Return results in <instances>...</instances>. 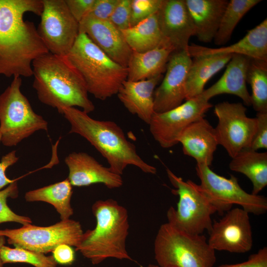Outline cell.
<instances>
[{"label":"cell","mask_w":267,"mask_h":267,"mask_svg":"<svg viewBox=\"0 0 267 267\" xmlns=\"http://www.w3.org/2000/svg\"><path fill=\"white\" fill-rule=\"evenodd\" d=\"M18 159L19 158L16 155L15 150H13L2 157L0 162V190L15 181L7 178L6 175V170L9 167L16 163Z\"/></svg>","instance_id":"39"},{"label":"cell","mask_w":267,"mask_h":267,"mask_svg":"<svg viewBox=\"0 0 267 267\" xmlns=\"http://www.w3.org/2000/svg\"><path fill=\"white\" fill-rule=\"evenodd\" d=\"M18 195V188L15 180L0 190V224L6 222H16L23 225L32 223L30 218L16 214L7 205V198H15Z\"/></svg>","instance_id":"32"},{"label":"cell","mask_w":267,"mask_h":267,"mask_svg":"<svg viewBox=\"0 0 267 267\" xmlns=\"http://www.w3.org/2000/svg\"><path fill=\"white\" fill-rule=\"evenodd\" d=\"M247 83L251 88V105L257 112H267V60L250 58Z\"/></svg>","instance_id":"30"},{"label":"cell","mask_w":267,"mask_h":267,"mask_svg":"<svg viewBox=\"0 0 267 267\" xmlns=\"http://www.w3.org/2000/svg\"><path fill=\"white\" fill-rule=\"evenodd\" d=\"M233 54H216L193 57L185 82V100L200 95L208 81L222 69Z\"/></svg>","instance_id":"24"},{"label":"cell","mask_w":267,"mask_h":267,"mask_svg":"<svg viewBox=\"0 0 267 267\" xmlns=\"http://www.w3.org/2000/svg\"><path fill=\"white\" fill-rule=\"evenodd\" d=\"M173 52L164 45L142 53L133 52L127 66V80L138 81L162 75Z\"/></svg>","instance_id":"25"},{"label":"cell","mask_w":267,"mask_h":267,"mask_svg":"<svg viewBox=\"0 0 267 267\" xmlns=\"http://www.w3.org/2000/svg\"><path fill=\"white\" fill-rule=\"evenodd\" d=\"M232 171L243 174L251 181L252 194L258 195L267 185V153L251 148L240 151L229 164Z\"/></svg>","instance_id":"26"},{"label":"cell","mask_w":267,"mask_h":267,"mask_svg":"<svg viewBox=\"0 0 267 267\" xmlns=\"http://www.w3.org/2000/svg\"><path fill=\"white\" fill-rule=\"evenodd\" d=\"M64 162L69 169L68 179L72 186L102 183L109 189H114L123 185L121 175L103 166L87 153L72 152L65 157Z\"/></svg>","instance_id":"18"},{"label":"cell","mask_w":267,"mask_h":267,"mask_svg":"<svg viewBox=\"0 0 267 267\" xmlns=\"http://www.w3.org/2000/svg\"><path fill=\"white\" fill-rule=\"evenodd\" d=\"M42 0H0V75L9 78L33 76V61L47 49L27 12L41 16Z\"/></svg>","instance_id":"1"},{"label":"cell","mask_w":267,"mask_h":267,"mask_svg":"<svg viewBox=\"0 0 267 267\" xmlns=\"http://www.w3.org/2000/svg\"><path fill=\"white\" fill-rule=\"evenodd\" d=\"M157 14L162 45L174 52L187 50L195 28L184 0H163Z\"/></svg>","instance_id":"16"},{"label":"cell","mask_w":267,"mask_h":267,"mask_svg":"<svg viewBox=\"0 0 267 267\" xmlns=\"http://www.w3.org/2000/svg\"><path fill=\"white\" fill-rule=\"evenodd\" d=\"M83 233L80 222L70 219L48 226L29 223L16 229L0 230V234L7 237L8 244L44 254L61 244L77 247Z\"/></svg>","instance_id":"9"},{"label":"cell","mask_w":267,"mask_h":267,"mask_svg":"<svg viewBox=\"0 0 267 267\" xmlns=\"http://www.w3.org/2000/svg\"><path fill=\"white\" fill-rule=\"evenodd\" d=\"M22 79L14 76L0 95V141L3 145L16 146L36 132L48 131V123L33 110L20 88Z\"/></svg>","instance_id":"8"},{"label":"cell","mask_w":267,"mask_h":267,"mask_svg":"<svg viewBox=\"0 0 267 267\" xmlns=\"http://www.w3.org/2000/svg\"><path fill=\"white\" fill-rule=\"evenodd\" d=\"M168 177L178 196L177 209L171 207L167 213L168 222L185 232L202 234L211 228L212 216L218 210L199 184L184 181L169 169Z\"/></svg>","instance_id":"7"},{"label":"cell","mask_w":267,"mask_h":267,"mask_svg":"<svg viewBox=\"0 0 267 267\" xmlns=\"http://www.w3.org/2000/svg\"><path fill=\"white\" fill-rule=\"evenodd\" d=\"M72 185L68 178L25 193V199L28 202L43 201L51 204L59 214L61 220L69 219L73 214L71 206L73 193Z\"/></svg>","instance_id":"27"},{"label":"cell","mask_w":267,"mask_h":267,"mask_svg":"<svg viewBox=\"0 0 267 267\" xmlns=\"http://www.w3.org/2000/svg\"><path fill=\"white\" fill-rule=\"evenodd\" d=\"M192 19L195 36L204 43L214 39L227 4V0H184Z\"/></svg>","instance_id":"23"},{"label":"cell","mask_w":267,"mask_h":267,"mask_svg":"<svg viewBox=\"0 0 267 267\" xmlns=\"http://www.w3.org/2000/svg\"><path fill=\"white\" fill-rule=\"evenodd\" d=\"M92 211L96 226L83 233L76 251L94 265L108 258L134 262L126 248L130 227L127 209L116 200L108 199L96 201Z\"/></svg>","instance_id":"4"},{"label":"cell","mask_w":267,"mask_h":267,"mask_svg":"<svg viewBox=\"0 0 267 267\" xmlns=\"http://www.w3.org/2000/svg\"><path fill=\"white\" fill-rule=\"evenodd\" d=\"M261 1L260 0L228 1L214 39L215 44L218 45L225 44L230 39L232 32L240 20L247 12Z\"/></svg>","instance_id":"29"},{"label":"cell","mask_w":267,"mask_h":267,"mask_svg":"<svg viewBox=\"0 0 267 267\" xmlns=\"http://www.w3.org/2000/svg\"><path fill=\"white\" fill-rule=\"evenodd\" d=\"M131 0H120L109 19L120 30L130 27Z\"/></svg>","instance_id":"34"},{"label":"cell","mask_w":267,"mask_h":267,"mask_svg":"<svg viewBox=\"0 0 267 267\" xmlns=\"http://www.w3.org/2000/svg\"><path fill=\"white\" fill-rule=\"evenodd\" d=\"M257 126L251 149L257 151L267 148V112H257Z\"/></svg>","instance_id":"35"},{"label":"cell","mask_w":267,"mask_h":267,"mask_svg":"<svg viewBox=\"0 0 267 267\" xmlns=\"http://www.w3.org/2000/svg\"><path fill=\"white\" fill-rule=\"evenodd\" d=\"M67 7L79 23L91 10L95 0H65Z\"/></svg>","instance_id":"37"},{"label":"cell","mask_w":267,"mask_h":267,"mask_svg":"<svg viewBox=\"0 0 267 267\" xmlns=\"http://www.w3.org/2000/svg\"><path fill=\"white\" fill-rule=\"evenodd\" d=\"M120 0H95L91 10L87 15L99 20H109Z\"/></svg>","instance_id":"36"},{"label":"cell","mask_w":267,"mask_h":267,"mask_svg":"<svg viewBox=\"0 0 267 267\" xmlns=\"http://www.w3.org/2000/svg\"><path fill=\"white\" fill-rule=\"evenodd\" d=\"M52 252V256L57 264L71 265L75 260V251L71 246L68 245H58Z\"/></svg>","instance_id":"40"},{"label":"cell","mask_w":267,"mask_h":267,"mask_svg":"<svg viewBox=\"0 0 267 267\" xmlns=\"http://www.w3.org/2000/svg\"><path fill=\"white\" fill-rule=\"evenodd\" d=\"M162 0H132L130 27L157 13Z\"/></svg>","instance_id":"33"},{"label":"cell","mask_w":267,"mask_h":267,"mask_svg":"<svg viewBox=\"0 0 267 267\" xmlns=\"http://www.w3.org/2000/svg\"><path fill=\"white\" fill-rule=\"evenodd\" d=\"M208 232V243L215 251L245 253L253 246L249 214L241 208L227 211L222 219L213 222Z\"/></svg>","instance_id":"14"},{"label":"cell","mask_w":267,"mask_h":267,"mask_svg":"<svg viewBox=\"0 0 267 267\" xmlns=\"http://www.w3.org/2000/svg\"><path fill=\"white\" fill-rule=\"evenodd\" d=\"M62 115L71 126L70 134H79L89 142L107 161L110 169L121 175L129 165L154 175L156 168L144 161L134 143L127 139L122 129L111 121L95 120L75 107L62 109Z\"/></svg>","instance_id":"3"},{"label":"cell","mask_w":267,"mask_h":267,"mask_svg":"<svg viewBox=\"0 0 267 267\" xmlns=\"http://www.w3.org/2000/svg\"><path fill=\"white\" fill-rule=\"evenodd\" d=\"M66 57L82 76L88 93L99 100L117 94L127 80V68L111 59L84 33H79Z\"/></svg>","instance_id":"5"},{"label":"cell","mask_w":267,"mask_h":267,"mask_svg":"<svg viewBox=\"0 0 267 267\" xmlns=\"http://www.w3.org/2000/svg\"><path fill=\"white\" fill-rule=\"evenodd\" d=\"M217 267H267V247L260 249L250 255L248 260L236 264H224Z\"/></svg>","instance_id":"38"},{"label":"cell","mask_w":267,"mask_h":267,"mask_svg":"<svg viewBox=\"0 0 267 267\" xmlns=\"http://www.w3.org/2000/svg\"><path fill=\"white\" fill-rule=\"evenodd\" d=\"M187 50L191 57L216 54H241L250 58L267 60V19L263 20L234 44L211 48L195 44L189 45Z\"/></svg>","instance_id":"19"},{"label":"cell","mask_w":267,"mask_h":267,"mask_svg":"<svg viewBox=\"0 0 267 267\" xmlns=\"http://www.w3.org/2000/svg\"><path fill=\"white\" fill-rule=\"evenodd\" d=\"M196 174L199 184L222 214L237 205L249 214L260 215L267 211V199L264 196L249 193L240 186L234 176L226 178L213 172L210 166L197 164Z\"/></svg>","instance_id":"10"},{"label":"cell","mask_w":267,"mask_h":267,"mask_svg":"<svg viewBox=\"0 0 267 267\" xmlns=\"http://www.w3.org/2000/svg\"><path fill=\"white\" fill-rule=\"evenodd\" d=\"M250 60V58L245 55L233 54L221 78L200 95L209 101L220 94H232L241 99L245 105L251 106V96L246 85Z\"/></svg>","instance_id":"21"},{"label":"cell","mask_w":267,"mask_h":267,"mask_svg":"<svg viewBox=\"0 0 267 267\" xmlns=\"http://www.w3.org/2000/svg\"><path fill=\"white\" fill-rule=\"evenodd\" d=\"M121 31L133 52L142 53L162 44V36L157 13Z\"/></svg>","instance_id":"28"},{"label":"cell","mask_w":267,"mask_h":267,"mask_svg":"<svg viewBox=\"0 0 267 267\" xmlns=\"http://www.w3.org/2000/svg\"><path fill=\"white\" fill-rule=\"evenodd\" d=\"M33 87L39 100L62 114L66 107H78L89 114L95 107L85 83L66 56L47 52L32 63Z\"/></svg>","instance_id":"2"},{"label":"cell","mask_w":267,"mask_h":267,"mask_svg":"<svg viewBox=\"0 0 267 267\" xmlns=\"http://www.w3.org/2000/svg\"><path fill=\"white\" fill-rule=\"evenodd\" d=\"M154 251L162 267H213L215 251L203 234H192L166 222L159 227Z\"/></svg>","instance_id":"6"},{"label":"cell","mask_w":267,"mask_h":267,"mask_svg":"<svg viewBox=\"0 0 267 267\" xmlns=\"http://www.w3.org/2000/svg\"><path fill=\"white\" fill-rule=\"evenodd\" d=\"M192 58L187 50L173 52L166 74L154 93V112L160 113L178 107L185 99V82Z\"/></svg>","instance_id":"15"},{"label":"cell","mask_w":267,"mask_h":267,"mask_svg":"<svg viewBox=\"0 0 267 267\" xmlns=\"http://www.w3.org/2000/svg\"><path fill=\"white\" fill-rule=\"evenodd\" d=\"M212 106L208 100L199 95L170 110L154 113L148 124L150 132L160 146L172 147L178 143L184 130L191 124L204 118Z\"/></svg>","instance_id":"13"},{"label":"cell","mask_w":267,"mask_h":267,"mask_svg":"<svg viewBox=\"0 0 267 267\" xmlns=\"http://www.w3.org/2000/svg\"><path fill=\"white\" fill-rule=\"evenodd\" d=\"M0 256L3 263H23L35 267H57V263L52 256H46L43 253L15 247L3 246Z\"/></svg>","instance_id":"31"},{"label":"cell","mask_w":267,"mask_h":267,"mask_svg":"<svg viewBox=\"0 0 267 267\" xmlns=\"http://www.w3.org/2000/svg\"><path fill=\"white\" fill-rule=\"evenodd\" d=\"M162 75L138 81H125L117 95L128 111L149 124L154 112V93Z\"/></svg>","instance_id":"22"},{"label":"cell","mask_w":267,"mask_h":267,"mask_svg":"<svg viewBox=\"0 0 267 267\" xmlns=\"http://www.w3.org/2000/svg\"><path fill=\"white\" fill-rule=\"evenodd\" d=\"M79 33L87 35L111 59L127 68L133 51L121 31L109 20L87 15L79 23Z\"/></svg>","instance_id":"17"},{"label":"cell","mask_w":267,"mask_h":267,"mask_svg":"<svg viewBox=\"0 0 267 267\" xmlns=\"http://www.w3.org/2000/svg\"><path fill=\"white\" fill-rule=\"evenodd\" d=\"M178 141L183 153L194 158L197 164L211 165L219 143L215 128L204 118L188 126Z\"/></svg>","instance_id":"20"},{"label":"cell","mask_w":267,"mask_h":267,"mask_svg":"<svg viewBox=\"0 0 267 267\" xmlns=\"http://www.w3.org/2000/svg\"><path fill=\"white\" fill-rule=\"evenodd\" d=\"M246 111L241 103L223 101L214 107L218 120L215 130L219 145L231 158L243 149L250 148L256 131V118L248 117Z\"/></svg>","instance_id":"12"},{"label":"cell","mask_w":267,"mask_h":267,"mask_svg":"<svg viewBox=\"0 0 267 267\" xmlns=\"http://www.w3.org/2000/svg\"><path fill=\"white\" fill-rule=\"evenodd\" d=\"M5 243V236L0 234V267H3V263L2 261L0 256V251L2 247L4 245Z\"/></svg>","instance_id":"41"},{"label":"cell","mask_w":267,"mask_h":267,"mask_svg":"<svg viewBox=\"0 0 267 267\" xmlns=\"http://www.w3.org/2000/svg\"><path fill=\"white\" fill-rule=\"evenodd\" d=\"M147 267H162L158 266V265H153V264H149L148 265Z\"/></svg>","instance_id":"42"},{"label":"cell","mask_w":267,"mask_h":267,"mask_svg":"<svg viewBox=\"0 0 267 267\" xmlns=\"http://www.w3.org/2000/svg\"><path fill=\"white\" fill-rule=\"evenodd\" d=\"M43 11L37 29L49 52L66 56L79 34V23L65 0H42Z\"/></svg>","instance_id":"11"}]
</instances>
